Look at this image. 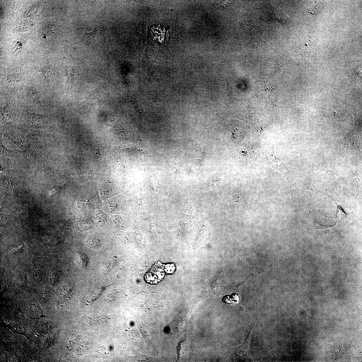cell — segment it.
Listing matches in <instances>:
<instances>
[{
    "mask_svg": "<svg viewBox=\"0 0 362 362\" xmlns=\"http://www.w3.org/2000/svg\"><path fill=\"white\" fill-rule=\"evenodd\" d=\"M256 161L271 166L284 175L288 181L291 190V185L295 174L290 170L281 160L276 156L273 146H268L261 149L255 156Z\"/></svg>",
    "mask_w": 362,
    "mask_h": 362,
    "instance_id": "6da1fadb",
    "label": "cell"
},
{
    "mask_svg": "<svg viewBox=\"0 0 362 362\" xmlns=\"http://www.w3.org/2000/svg\"><path fill=\"white\" fill-rule=\"evenodd\" d=\"M96 32L95 30L93 32L85 34L83 37L82 42L88 45L93 44L95 40Z\"/></svg>",
    "mask_w": 362,
    "mask_h": 362,
    "instance_id": "7a4b0ae2",
    "label": "cell"
},
{
    "mask_svg": "<svg viewBox=\"0 0 362 362\" xmlns=\"http://www.w3.org/2000/svg\"><path fill=\"white\" fill-rule=\"evenodd\" d=\"M56 27L53 24H49L44 28L43 30V33L45 35H53L55 32Z\"/></svg>",
    "mask_w": 362,
    "mask_h": 362,
    "instance_id": "3957f363",
    "label": "cell"
},
{
    "mask_svg": "<svg viewBox=\"0 0 362 362\" xmlns=\"http://www.w3.org/2000/svg\"><path fill=\"white\" fill-rule=\"evenodd\" d=\"M336 205L337 207L336 219L341 218V219L345 220L348 216V215L344 211L343 209L341 206H338L337 204Z\"/></svg>",
    "mask_w": 362,
    "mask_h": 362,
    "instance_id": "277c9868",
    "label": "cell"
},
{
    "mask_svg": "<svg viewBox=\"0 0 362 362\" xmlns=\"http://www.w3.org/2000/svg\"><path fill=\"white\" fill-rule=\"evenodd\" d=\"M42 72L47 78L53 76L54 73L53 68L50 67L45 68L42 70Z\"/></svg>",
    "mask_w": 362,
    "mask_h": 362,
    "instance_id": "5b68a950",
    "label": "cell"
}]
</instances>
